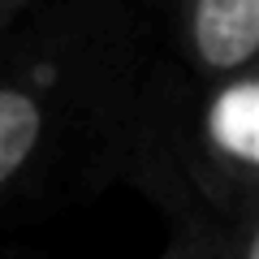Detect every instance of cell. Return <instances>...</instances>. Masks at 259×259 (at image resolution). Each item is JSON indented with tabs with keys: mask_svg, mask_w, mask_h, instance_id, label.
I'll use <instances>...</instances> for the list:
<instances>
[{
	"mask_svg": "<svg viewBox=\"0 0 259 259\" xmlns=\"http://www.w3.org/2000/svg\"><path fill=\"white\" fill-rule=\"evenodd\" d=\"M182 160L216 216L259 212V69L194 82L182 121Z\"/></svg>",
	"mask_w": 259,
	"mask_h": 259,
	"instance_id": "cell-2",
	"label": "cell"
},
{
	"mask_svg": "<svg viewBox=\"0 0 259 259\" xmlns=\"http://www.w3.org/2000/svg\"><path fill=\"white\" fill-rule=\"evenodd\" d=\"M212 259H259V212L221 216L212 238Z\"/></svg>",
	"mask_w": 259,
	"mask_h": 259,
	"instance_id": "cell-5",
	"label": "cell"
},
{
	"mask_svg": "<svg viewBox=\"0 0 259 259\" xmlns=\"http://www.w3.org/2000/svg\"><path fill=\"white\" fill-rule=\"evenodd\" d=\"M173 61L194 82L259 69V0H168Z\"/></svg>",
	"mask_w": 259,
	"mask_h": 259,
	"instance_id": "cell-3",
	"label": "cell"
},
{
	"mask_svg": "<svg viewBox=\"0 0 259 259\" xmlns=\"http://www.w3.org/2000/svg\"><path fill=\"white\" fill-rule=\"evenodd\" d=\"M221 216H182L164 221V246L156 259H212V238Z\"/></svg>",
	"mask_w": 259,
	"mask_h": 259,
	"instance_id": "cell-4",
	"label": "cell"
},
{
	"mask_svg": "<svg viewBox=\"0 0 259 259\" xmlns=\"http://www.w3.org/2000/svg\"><path fill=\"white\" fill-rule=\"evenodd\" d=\"M39 5H44V0H0V39L9 35L30 9H39Z\"/></svg>",
	"mask_w": 259,
	"mask_h": 259,
	"instance_id": "cell-6",
	"label": "cell"
},
{
	"mask_svg": "<svg viewBox=\"0 0 259 259\" xmlns=\"http://www.w3.org/2000/svg\"><path fill=\"white\" fill-rule=\"evenodd\" d=\"M156 56V0H48L0 52V207L78 164H100Z\"/></svg>",
	"mask_w": 259,
	"mask_h": 259,
	"instance_id": "cell-1",
	"label": "cell"
}]
</instances>
